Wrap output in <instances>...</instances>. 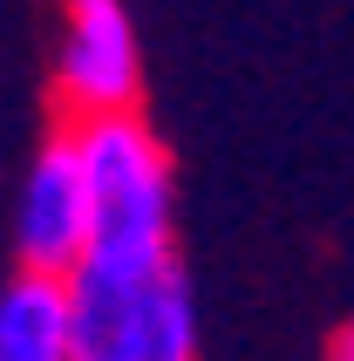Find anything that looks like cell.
Instances as JSON below:
<instances>
[{"mask_svg": "<svg viewBox=\"0 0 354 361\" xmlns=\"http://www.w3.org/2000/svg\"><path fill=\"white\" fill-rule=\"evenodd\" d=\"M55 82H61V96L75 102V116L137 109L143 61H137V27L123 14V0H68Z\"/></svg>", "mask_w": 354, "mask_h": 361, "instance_id": "3", "label": "cell"}, {"mask_svg": "<svg viewBox=\"0 0 354 361\" xmlns=\"http://www.w3.org/2000/svg\"><path fill=\"white\" fill-rule=\"evenodd\" d=\"M0 361H68V280L20 273L0 286Z\"/></svg>", "mask_w": 354, "mask_h": 361, "instance_id": "5", "label": "cell"}, {"mask_svg": "<svg viewBox=\"0 0 354 361\" xmlns=\"http://www.w3.org/2000/svg\"><path fill=\"white\" fill-rule=\"evenodd\" d=\"M75 157L89 178V245L75 266L137 280L157 273L171 252V157L164 143L143 130L130 109H102L82 116L75 130Z\"/></svg>", "mask_w": 354, "mask_h": 361, "instance_id": "1", "label": "cell"}, {"mask_svg": "<svg viewBox=\"0 0 354 361\" xmlns=\"http://www.w3.org/2000/svg\"><path fill=\"white\" fill-rule=\"evenodd\" d=\"M68 361H191L197 300L184 266L116 280L96 266H68Z\"/></svg>", "mask_w": 354, "mask_h": 361, "instance_id": "2", "label": "cell"}, {"mask_svg": "<svg viewBox=\"0 0 354 361\" xmlns=\"http://www.w3.org/2000/svg\"><path fill=\"white\" fill-rule=\"evenodd\" d=\"M89 245V178H82V157H75V137L41 143L35 171L20 184V219H14V252L20 266L35 273H68Z\"/></svg>", "mask_w": 354, "mask_h": 361, "instance_id": "4", "label": "cell"}, {"mask_svg": "<svg viewBox=\"0 0 354 361\" xmlns=\"http://www.w3.org/2000/svg\"><path fill=\"white\" fill-rule=\"evenodd\" d=\"M327 355H341V361H354V321H348V327H341L334 341H327Z\"/></svg>", "mask_w": 354, "mask_h": 361, "instance_id": "6", "label": "cell"}]
</instances>
